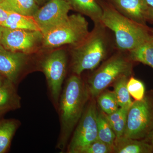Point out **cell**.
<instances>
[{"label":"cell","instance_id":"83f0119b","mask_svg":"<svg viewBox=\"0 0 153 153\" xmlns=\"http://www.w3.org/2000/svg\"><path fill=\"white\" fill-rule=\"evenodd\" d=\"M148 19L153 21V8L149 7L148 12Z\"/></svg>","mask_w":153,"mask_h":153},{"label":"cell","instance_id":"ba28073f","mask_svg":"<svg viewBox=\"0 0 153 153\" xmlns=\"http://www.w3.org/2000/svg\"><path fill=\"white\" fill-rule=\"evenodd\" d=\"M67 57L64 49H56L44 57L40 63L45 74L51 99L57 108L67 71Z\"/></svg>","mask_w":153,"mask_h":153},{"label":"cell","instance_id":"4fadbf2b","mask_svg":"<svg viewBox=\"0 0 153 153\" xmlns=\"http://www.w3.org/2000/svg\"><path fill=\"white\" fill-rule=\"evenodd\" d=\"M21 97L18 94L16 86L5 79L0 85V112L6 113L21 108Z\"/></svg>","mask_w":153,"mask_h":153},{"label":"cell","instance_id":"1f68e13d","mask_svg":"<svg viewBox=\"0 0 153 153\" xmlns=\"http://www.w3.org/2000/svg\"><path fill=\"white\" fill-rule=\"evenodd\" d=\"M35 1H36L37 4H41V3L44 2H45V1H47V0H35Z\"/></svg>","mask_w":153,"mask_h":153},{"label":"cell","instance_id":"d6986e66","mask_svg":"<svg viewBox=\"0 0 153 153\" xmlns=\"http://www.w3.org/2000/svg\"><path fill=\"white\" fill-rule=\"evenodd\" d=\"M97 121L98 139L113 147L116 136L107 118L106 114L100 109L97 110Z\"/></svg>","mask_w":153,"mask_h":153},{"label":"cell","instance_id":"cb8c5ba5","mask_svg":"<svg viewBox=\"0 0 153 153\" xmlns=\"http://www.w3.org/2000/svg\"><path fill=\"white\" fill-rule=\"evenodd\" d=\"M127 86L129 94L136 101H140L144 98L145 85L139 79L130 77L128 79Z\"/></svg>","mask_w":153,"mask_h":153},{"label":"cell","instance_id":"52a82bcc","mask_svg":"<svg viewBox=\"0 0 153 153\" xmlns=\"http://www.w3.org/2000/svg\"><path fill=\"white\" fill-rule=\"evenodd\" d=\"M97 110L95 99L91 98L67 145V153H83L91 143L98 139Z\"/></svg>","mask_w":153,"mask_h":153},{"label":"cell","instance_id":"277c9868","mask_svg":"<svg viewBox=\"0 0 153 153\" xmlns=\"http://www.w3.org/2000/svg\"><path fill=\"white\" fill-rule=\"evenodd\" d=\"M88 26L87 20L81 14L68 16L64 22L43 34L42 46L47 49L66 44L75 47L89 35Z\"/></svg>","mask_w":153,"mask_h":153},{"label":"cell","instance_id":"7c38bea8","mask_svg":"<svg viewBox=\"0 0 153 153\" xmlns=\"http://www.w3.org/2000/svg\"><path fill=\"white\" fill-rule=\"evenodd\" d=\"M118 11L134 22L146 26L149 6L145 0H110Z\"/></svg>","mask_w":153,"mask_h":153},{"label":"cell","instance_id":"7a4b0ae2","mask_svg":"<svg viewBox=\"0 0 153 153\" xmlns=\"http://www.w3.org/2000/svg\"><path fill=\"white\" fill-rule=\"evenodd\" d=\"M98 2L102 9L101 24L114 33L117 46L121 51L129 52L151 40L146 26L127 18L111 5Z\"/></svg>","mask_w":153,"mask_h":153},{"label":"cell","instance_id":"f546056e","mask_svg":"<svg viewBox=\"0 0 153 153\" xmlns=\"http://www.w3.org/2000/svg\"><path fill=\"white\" fill-rule=\"evenodd\" d=\"M149 7L153 8V0H145Z\"/></svg>","mask_w":153,"mask_h":153},{"label":"cell","instance_id":"44dd1931","mask_svg":"<svg viewBox=\"0 0 153 153\" xmlns=\"http://www.w3.org/2000/svg\"><path fill=\"white\" fill-rule=\"evenodd\" d=\"M128 77L126 75L120 76L113 83V91L119 107L129 108L133 102L127 86Z\"/></svg>","mask_w":153,"mask_h":153},{"label":"cell","instance_id":"836d02e7","mask_svg":"<svg viewBox=\"0 0 153 153\" xmlns=\"http://www.w3.org/2000/svg\"><path fill=\"white\" fill-rule=\"evenodd\" d=\"M151 39H152V41L153 42V35L152 36V38H151Z\"/></svg>","mask_w":153,"mask_h":153},{"label":"cell","instance_id":"484cf974","mask_svg":"<svg viewBox=\"0 0 153 153\" xmlns=\"http://www.w3.org/2000/svg\"><path fill=\"white\" fill-rule=\"evenodd\" d=\"M9 13L0 6V26H2L7 19Z\"/></svg>","mask_w":153,"mask_h":153},{"label":"cell","instance_id":"603a6c76","mask_svg":"<svg viewBox=\"0 0 153 153\" xmlns=\"http://www.w3.org/2000/svg\"><path fill=\"white\" fill-rule=\"evenodd\" d=\"M96 98L100 109L106 114H111L119 108L113 91H103Z\"/></svg>","mask_w":153,"mask_h":153},{"label":"cell","instance_id":"5bb4252c","mask_svg":"<svg viewBox=\"0 0 153 153\" xmlns=\"http://www.w3.org/2000/svg\"><path fill=\"white\" fill-rule=\"evenodd\" d=\"M113 149L116 153H153L152 146L144 139H133L124 136L116 138Z\"/></svg>","mask_w":153,"mask_h":153},{"label":"cell","instance_id":"8992f818","mask_svg":"<svg viewBox=\"0 0 153 153\" xmlns=\"http://www.w3.org/2000/svg\"><path fill=\"white\" fill-rule=\"evenodd\" d=\"M153 129V94L133 102L128 110L123 136L133 139H144Z\"/></svg>","mask_w":153,"mask_h":153},{"label":"cell","instance_id":"9c48e42d","mask_svg":"<svg viewBox=\"0 0 153 153\" xmlns=\"http://www.w3.org/2000/svg\"><path fill=\"white\" fill-rule=\"evenodd\" d=\"M43 37L41 31L4 28L1 44L9 51L29 54L42 44Z\"/></svg>","mask_w":153,"mask_h":153},{"label":"cell","instance_id":"3957f363","mask_svg":"<svg viewBox=\"0 0 153 153\" xmlns=\"http://www.w3.org/2000/svg\"><path fill=\"white\" fill-rule=\"evenodd\" d=\"M105 28L101 23L94 25L87 38L73 47L71 68L74 74L80 76L85 70H93L105 58L108 49Z\"/></svg>","mask_w":153,"mask_h":153},{"label":"cell","instance_id":"ac0fdd59","mask_svg":"<svg viewBox=\"0 0 153 153\" xmlns=\"http://www.w3.org/2000/svg\"><path fill=\"white\" fill-rule=\"evenodd\" d=\"M0 6L9 12L32 16L39 9L35 0H0Z\"/></svg>","mask_w":153,"mask_h":153},{"label":"cell","instance_id":"6da1fadb","mask_svg":"<svg viewBox=\"0 0 153 153\" xmlns=\"http://www.w3.org/2000/svg\"><path fill=\"white\" fill-rule=\"evenodd\" d=\"M90 98L86 84L80 76L74 74L66 80L60 94L57 110L60 130L57 148L63 152L82 117Z\"/></svg>","mask_w":153,"mask_h":153},{"label":"cell","instance_id":"d6a6232c","mask_svg":"<svg viewBox=\"0 0 153 153\" xmlns=\"http://www.w3.org/2000/svg\"><path fill=\"white\" fill-rule=\"evenodd\" d=\"M4 114H5V113H4L2 112H0V117H1L3 115H4Z\"/></svg>","mask_w":153,"mask_h":153},{"label":"cell","instance_id":"30bf717a","mask_svg":"<svg viewBox=\"0 0 153 153\" xmlns=\"http://www.w3.org/2000/svg\"><path fill=\"white\" fill-rule=\"evenodd\" d=\"M71 10V7L64 0H48L44 6L39 8L33 17L44 34L65 21Z\"/></svg>","mask_w":153,"mask_h":153},{"label":"cell","instance_id":"7402d4cb","mask_svg":"<svg viewBox=\"0 0 153 153\" xmlns=\"http://www.w3.org/2000/svg\"><path fill=\"white\" fill-rule=\"evenodd\" d=\"M129 108L119 107L111 114H106L108 120L116 137L123 136L126 126L128 113Z\"/></svg>","mask_w":153,"mask_h":153},{"label":"cell","instance_id":"2e32d148","mask_svg":"<svg viewBox=\"0 0 153 153\" xmlns=\"http://www.w3.org/2000/svg\"><path fill=\"white\" fill-rule=\"evenodd\" d=\"M21 125L20 121L16 119L0 120V153L10 150L12 140Z\"/></svg>","mask_w":153,"mask_h":153},{"label":"cell","instance_id":"ffe728a7","mask_svg":"<svg viewBox=\"0 0 153 153\" xmlns=\"http://www.w3.org/2000/svg\"><path fill=\"white\" fill-rule=\"evenodd\" d=\"M129 58L132 61L143 63L153 69V42L152 39L129 51Z\"/></svg>","mask_w":153,"mask_h":153},{"label":"cell","instance_id":"9a60e30c","mask_svg":"<svg viewBox=\"0 0 153 153\" xmlns=\"http://www.w3.org/2000/svg\"><path fill=\"white\" fill-rule=\"evenodd\" d=\"M71 7L72 10L81 15L89 17L94 25L101 23L102 9L95 0H64Z\"/></svg>","mask_w":153,"mask_h":153},{"label":"cell","instance_id":"5b68a950","mask_svg":"<svg viewBox=\"0 0 153 153\" xmlns=\"http://www.w3.org/2000/svg\"><path fill=\"white\" fill-rule=\"evenodd\" d=\"M133 65L129 58L123 54L113 55L89 77L86 84L91 98H96L120 76H129Z\"/></svg>","mask_w":153,"mask_h":153},{"label":"cell","instance_id":"e0dca14e","mask_svg":"<svg viewBox=\"0 0 153 153\" xmlns=\"http://www.w3.org/2000/svg\"><path fill=\"white\" fill-rule=\"evenodd\" d=\"M10 29H19L41 31V29L33 16H27L10 12L7 19L2 25Z\"/></svg>","mask_w":153,"mask_h":153},{"label":"cell","instance_id":"4dcf8cb0","mask_svg":"<svg viewBox=\"0 0 153 153\" xmlns=\"http://www.w3.org/2000/svg\"><path fill=\"white\" fill-rule=\"evenodd\" d=\"M6 78L0 74V85L3 84Z\"/></svg>","mask_w":153,"mask_h":153},{"label":"cell","instance_id":"f1b7e54d","mask_svg":"<svg viewBox=\"0 0 153 153\" xmlns=\"http://www.w3.org/2000/svg\"><path fill=\"white\" fill-rule=\"evenodd\" d=\"M4 27L2 26H0V44L2 38L3 31L4 30Z\"/></svg>","mask_w":153,"mask_h":153},{"label":"cell","instance_id":"4316f807","mask_svg":"<svg viewBox=\"0 0 153 153\" xmlns=\"http://www.w3.org/2000/svg\"><path fill=\"white\" fill-rule=\"evenodd\" d=\"M144 139L150 144L151 146H152V148L153 153V129L148 134L147 136Z\"/></svg>","mask_w":153,"mask_h":153},{"label":"cell","instance_id":"8fae6325","mask_svg":"<svg viewBox=\"0 0 153 153\" xmlns=\"http://www.w3.org/2000/svg\"><path fill=\"white\" fill-rule=\"evenodd\" d=\"M28 54L12 52L0 44V74L16 86L28 64Z\"/></svg>","mask_w":153,"mask_h":153},{"label":"cell","instance_id":"d4e9b609","mask_svg":"<svg viewBox=\"0 0 153 153\" xmlns=\"http://www.w3.org/2000/svg\"><path fill=\"white\" fill-rule=\"evenodd\" d=\"M113 153V147L98 139L91 143L84 151L83 153Z\"/></svg>","mask_w":153,"mask_h":153}]
</instances>
